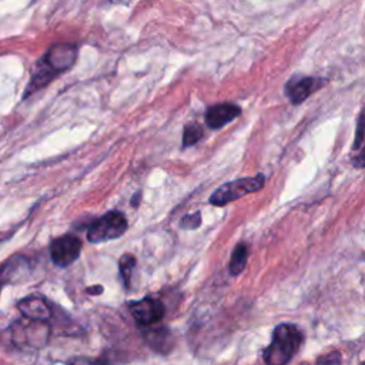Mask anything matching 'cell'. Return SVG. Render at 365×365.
I'll use <instances>...</instances> for the list:
<instances>
[{"mask_svg":"<svg viewBox=\"0 0 365 365\" xmlns=\"http://www.w3.org/2000/svg\"><path fill=\"white\" fill-rule=\"evenodd\" d=\"M304 334L294 324H279L274 328L271 344L262 351V359L268 365L288 364L298 352Z\"/></svg>","mask_w":365,"mask_h":365,"instance_id":"6da1fadb","label":"cell"},{"mask_svg":"<svg viewBox=\"0 0 365 365\" xmlns=\"http://www.w3.org/2000/svg\"><path fill=\"white\" fill-rule=\"evenodd\" d=\"M9 331L14 345L20 348H43L50 336V327L47 325V321H37L30 318L14 322Z\"/></svg>","mask_w":365,"mask_h":365,"instance_id":"7a4b0ae2","label":"cell"},{"mask_svg":"<svg viewBox=\"0 0 365 365\" xmlns=\"http://www.w3.org/2000/svg\"><path fill=\"white\" fill-rule=\"evenodd\" d=\"M264 182H265V175L261 173L254 177H244V178L225 182L212 192V195L210 197V202L212 205L222 207L231 201H235L244 197L245 194H251L261 190L264 187Z\"/></svg>","mask_w":365,"mask_h":365,"instance_id":"3957f363","label":"cell"},{"mask_svg":"<svg viewBox=\"0 0 365 365\" xmlns=\"http://www.w3.org/2000/svg\"><path fill=\"white\" fill-rule=\"evenodd\" d=\"M128 222L125 215L120 211H108L98 220H94L87 230V240L90 242H103L121 237L127 231Z\"/></svg>","mask_w":365,"mask_h":365,"instance_id":"277c9868","label":"cell"},{"mask_svg":"<svg viewBox=\"0 0 365 365\" xmlns=\"http://www.w3.org/2000/svg\"><path fill=\"white\" fill-rule=\"evenodd\" d=\"M81 241L70 234L57 237L50 244V257L57 267H68L81 252Z\"/></svg>","mask_w":365,"mask_h":365,"instance_id":"5b68a950","label":"cell"},{"mask_svg":"<svg viewBox=\"0 0 365 365\" xmlns=\"http://www.w3.org/2000/svg\"><path fill=\"white\" fill-rule=\"evenodd\" d=\"M327 84L325 78L309 77V76H294L285 84V96L292 104H301L314 91Z\"/></svg>","mask_w":365,"mask_h":365,"instance_id":"8992f818","label":"cell"},{"mask_svg":"<svg viewBox=\"0 0 365 365\" xmlns=\"http://www.w3.org/2000/svg\"><path fill=\"white\" fill-rule=\"evenodd\" d=\"M77 57V47L67 43H58L48 48V51L40 60L56 74L70 68Z\"/></svg>","mask_w":365,"mask_h":365,"instance_id":"52a82bcc","label":"cell"},{"mask_svg":"<svg viewBox=\"0 0 365 365\" xmlns=\"http://www.w3.org/2000/svg\"><path fill=\"white\" fill-rule=\"evenodd\" d=\"M128 308L134 319L141 325H151L160 321L165 312L164 304L153 297H145L143 299L133 301L128 304Z\"/></svg>","mask_w":365,"mask_h":365,"instance_id":"ba28073f","label":"cell"},{"mask_svg":"<svg viewBox=\"0 0 365 365\" xmlns=\"http://www.w3.org/2000/svg\"><path fill=\"white\" fill-rule=\"evenodd\" d=\"M17 309L21 312L24 318L37 319V321H48L53 315L51 305L41 295H29L17 302Z\"/></svg>","mask_w":365,"mask_h":365,"instance_id":"9c48e42d","label":"cell"},{"mask_svg":"<svg viewBox=\"0 0 365 365\" xmlns=\"http://www.w3.org/2000/svg\"><path fill=\"white\" fill-rule=\"evenodd\" d=\"M30 272L29 259L24 255H13L0 265V284H16Z\"/></svg>","mask_w":365,"mask_h":365,"instance_id":"30bf717a","label":"cell"},{"mask_svg":"<svg viewBox=\"0 0 365 365\" xmlns=\"http://www.w3.org/2000/svg\"><path fill=\"white\" fill-rule=\"evenodd\" d=\"M241 114V108L232 103H222L211 106L205 111V123L210 128H221Z\"/></svg>","mask_w":365,"mask_h":365,"instance_id":"8fae6325","label":"cell"},{"mask_svg":"<svg viewBox=\"0 0 365 365\" xmlns=\"http://www.w3.org/2000/svg\"><path fill=\"white\" fill-rule=\"evenodd\" d=\"M351 161L356 168L365 167V107L361 110L356 121L355 138L351 150Z\"/></svg>","mask_w":365,"mask_h":365,"instance_id":"7c38bea8","label":"cell"},{"mask_svg":"<svg viewBox=\"0 0 365 365\" xmlns=\"http://www.w3.org/2000/svg\"><path fill=\"white\" fill-rule=\"evenodd\" d=\"M143 335L150 348L161 354L170 352L174 345L173 335L167 328H147Z\"/></svg>","mask_w":365,"mask_h":365,"instance_id":"4fadbf2b","label":"cell"},{"mask_svg":"<svg viewBox=\"0 0 365 365\" xmlns=\"http://www.w3.org/2000/svg\"><path fill=\"white\" fill-rule=\"evenodd\" d=\"M247 258H248V247L244 242H240L235 245L231 258H230V265L228 271L231 275H238L244 271L247 265Z\"/></svg>","mask_w":365,"mask_h":365,"instance_id":"5bb4252c","label":"cell"},{"mask_svg":"<svg viewBox=\"0 0 365 365\" xmlns=\"http://www.w3.org/2000/svg\"><path fill=\"white\" fill-rule=\"evenodd\" d=\"M135 257L133 254H124L118 261V269L121 274V279L127 288L131 287V275L135 268Z\"/></svg>","mask_w":365,"mask_h":365,"instance_id":"9a60e30c","label":"cell"},{"mask_svg":"<svg viewBox=\"0 0 365 365\" xmlns=\"http://www.w3.org/2000/svg\"><path fill=\"white\" fill-rule=\"evenodd\" d=\"M202 137V128L197 123H190L184 127L182 133V147H190L197 144Z\"/></svg>","mask_w":365,"mask_h":365,"instance_id":"2e32d148","label":"cell"},{"mask_svg":"<svg viewBox=\"0 0 365 365\" xmlns=\"http://www.w3.org/2000/svg\"><path fill=\"white\" fill-rule=\"evenodd\" d=\"M201 224V212L195 211L192 214H187L181 218L180 227L184 230H195Z\"/></svg>","mask_w":365,"mask_h":365,"instance_id":"e0dca14e","label":"cell"},{"mask_svg":"<svg viewBox=\"0 0 365 365\" xmlns=\"http://www.w3.org/2000/svg\"><path fill=\"white\" fill-rule=\"evenodd\" d=\"M86 292H87V294H90V295H97V294H101V292H103V287L97 284V285L88 287V288L86 289Z\"/></svg>","mask_w":365,"mask_h":365,"instance_id":"ac0fdd59","label":"cell"},{"mask_svg":"<svg viewBox=\"0 0 365 365\" xmlns=\"http://www.w3.org/2000/svg\"><path fill=\"white\" fill-rule=\"evenodd\" d=\"M335 354H336V352H334L332 355L322 356V358H319V359H318V362H339V355L334 358V355H335Z\"/></svg>","mask_w":365,"mask_h":365,"instance_id":"d6986e66","label":"cell"},{"mask_svg":"<svg viewBox=\"0 0 365 365\" xmlns=\"http://www.w3.org/2000/svg\"><path fill=\"white\" fill-rule=\"evenodd\" d=\"M140 198H141V194L140 192H137L134 197H133V200H131V204L134 205V207H138V202H140Z\"/></svg>","mask_w":365,"mask_h":365,"instance_id":"ffe728a7","label":"cell"},{"mask_svg":"<svg viewBox=\"0 0 365 365\" xmlns=\"http://www.w3.org/2000/svg\"><path fill=\"white\" fill-rule=\"evenodd\" d=\"M113 3H120V1H125V0H111Z\"/></svg>","mask_w":365,"mask_h":365,"instance_id":"44dd1931","label":"cell"},{"mask_svg":"<svg viewBox=\"0 0 365 365\" xmlns=\"http://www.w3.org/2000/svg\"><path fill=\"white\" fill-rule=\"evenodd\" d=\"M0 287H1V284H0Z\"/></svg>","mask_w":365,"mask_h":365,"instance_id":"7402d4cb","label":"cell"}]
</instances>
